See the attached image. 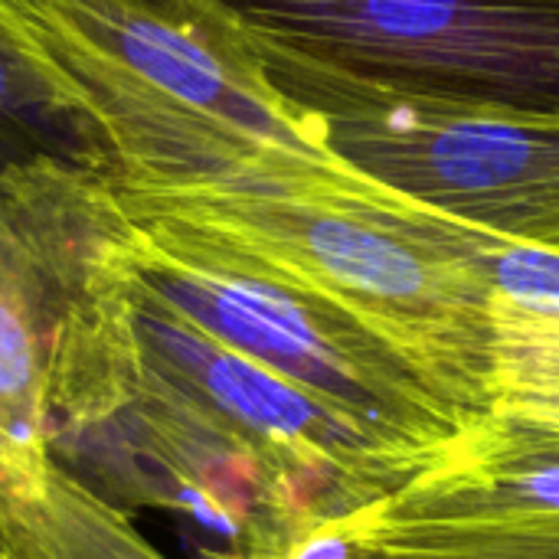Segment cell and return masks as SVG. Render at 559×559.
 <instances>
[{"label": "cell", "mask_w": 559, "mask_h": 559, "mask_svg": "<svg viewBox=\"0 0 559 559\" xmlns=\"http://www.w3.org/2000/svg\"><path fill=\"white\" fill-rule=\"evenodd\" d=\"M0 39L115 190L285 187L350 170L216 0H0Z\"/></svg>", "instance_id": "cell-1"}, {"label": "cell", "mask_w": 559, "mask_h": 559, "mask_svg": "<svg viewBox=\"0 0 559 559\" xmlns=\"http://www.w3.org/2000/svg\"><path fill=\"white\" fill-rule=\"evenodd\" d=\"M111 193L131 216L213 236L334 301L406 357L462 419L491 409V288L478 262L495 233L360 174Z\"/></svg>", "instance_id": "cell-2"}, {"label": "cell", "mask_w": 559, "mask_h": 559, "mask_svg": "<svg viewBox=\"0 0 559 559\" xmlns=\"http://www.w3.org/2000/svg\"><path fill=\"white\" fill-rule=\"evenodd\" d=\"M82 252L193 328L429 459L465 423L386 341L285 272L197 229L131 216L98 174Z\"/></svg>", "instance_id": "cell-3"}, {"label": "cell", "mask_w": 559, "mask_h": 559, "mask_svg": "<svg viewBox=\"0 0 559 559\" xmlns=\"http://www.w3.org/2000/svg\"><path fill=\"white\" fill-rule=\"evenodd\" d=\"M255 59L559 124V0H216Z\"/></svg>", "instance_id": "cell-4"}, {"label": "cell", "mask_w": 559, "mask_h": 559, "mask_svg": "<svg viewBox=\"0 0 559 559\" xmlns=\"http://www.w3.org/2000/svg\"><path fill=\"white\" fill-rule=\"evenodd\" d=\"M255 62L360 177L459 223L559 249V124L413 98L301 62Z\"/></svg>", "instance_id": "cell-5"}, {"label": "cell", "mask_w": 559, "mask_h": 559, "mask_svg": "<svg viewBox=\"0 0 559 559\" xmlns=\"http://www.w3.org/2000/svg\"><path fill=\"white\" fill-rule=\"evenodd\" d=\"M354 531L357 559H559V432L472 416Z\"/></svg>", "instance_id": "cell-6"}, {"label": "cell", "mask_w": 559, "mask_h": 559, "mask_svg": "<svg viewBox=\"0 0 559 559\" xmlns=\"http://www.w3.org/2000/svg\"><path fill=\"white\" fill-rule=\"evenodd\" d=\"M0 559H167L79 481L52 442L0 436Z\"/></svg>", "instance_id": "cell-7"}, {"label": "cell", "mask_w": 559, "mask_h": 559, "mask_svg": "<svg viewBox=\"0 0 559 559\" xmlns=\"http://www.w3.org/2000/svg\"><path fill=\"white\" fill-rule=\"evenodd\" d=\"M491 409L559 432V311L491 301Z\"/></svg>", "instance_id": "cell-8"}, {"label": "cell", "mask_w": 559, "mask_h": 559, "mask_svg": "<svg viewBox=\"0 0 559 559\" xmlns=\"http://www.w3.org/2000/svg\"><path fill=\"white\" fill-rule=\"evenodd\" d=\"M29 157H62L95 170L79 124L0 39V174Z\"/></svg>", "instance_id": "cell-9"}, {"label": "cell", "mask_w": 559, "mask_h": 559, "mask_svg": "<svg viewBox=\"0 0 559 559\" xmlns=\"http://www.w3.org/2000/svg\"><path fill=\"white\" fill-rule=\"evenodd\" d=\"M7 278H43V272L36 269L10 206L0 200V282H7Z\"/></svg>", "instance_id": "cell-10"}]
</instances>
